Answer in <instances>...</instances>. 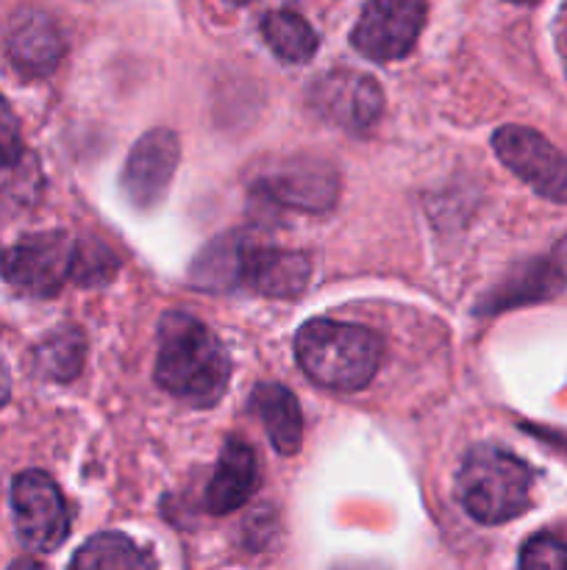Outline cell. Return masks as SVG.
Masks as SVG:
<instances>
[{
    "instance_id": "cell-1",
    "label": "cell",
    "mask_w": 567,
    "mask_h": 570,
    "mask_svg": "<svg viewBox=\"0 0 567 570\" xmlns=\"http://www.w3.org/2000/svg\"><path fill=\"white\" fill-rule=\"evenodd\" d=\"M156 382L176 399L211 406L231 382V360L206 323L187 312H167L159 323Z\"/></svg>"
},
{
    "instance_id": "cell-2",
    "label": "cell",
    "mask_w": 567,
    "mask_h": 570,
    "mask_svg": "<svg viewBox=\"0 0 567 570\" xmlns=\"http://www.w3.org/2000/svg\"><path fill=\"white\" fill-rule=\"evenodd\" d=\"M295 356L320 387L356 393L367 387L384 360V343L370 328L339 321H309L295 337Z\"/></svg>"
},
{
    "instance_id": "cell-3",
    "label": "cell",
    "mask_w": 567,
    "mask_h": 570,
    "mask_svg": "<svg viewBox=\"0 0 567 570\" xmlns=\"http://www.w3.org/2000/svg\"><path fill=\"white\" fill-rule=\"evenodd\" d=\"M534 473L523 460L498 445H476L467 451L456 476L461 507L478 523L515 521L531 504Z\"/></svg>"
},
{
    "instance_id": "cell-4",
    "label": "cell",
    "mask_w": 567,
    "mask_h": 570,
    "mask_svg": "<svg viewBox=\"0 0 567 570\" xmlns=\"http://www.w3.org/2000/svg\"><path fill=\"white\" fill-rule=\"evenodd\" d=\"M78 243L64 232L28 234L0 259V273L20 293L48 298L76 278Z\"/></svg>"
},
{
    "instance_id": "cell-5",
    "label": "cell",
    "mask_w": 567,
    "mask_h": 570,
    "mask_svg": "<svg viewBox=\"0 0 567 570\" xmlns=\"http://www.w3.org/2000/svg\"><path fill=\"white\" fill-rule=\"evenodd\" d=\"M11 510L20 543L33 554H50L70 532V512L53 479L42 471H26L11 484Z\"/></svg>"
},
{
    "instance_id": "cell-6",
    "label": "cell",
    "mask_w": 567,
    "mask_h": 570,
    "mask_svg": "<svg viewBox=\"0 0 567 570\" xmlns=\"http://www.w3.org/2000/svg\"><path fill=\"white\" fill-rule=\"evenodd\" d=\"M493 148L534 193L556 204H567V154L554 148L543 134L534 128L504 126L495 131Z\"/></svg>"
},
{
    "instance_id": "cell-7",
    "label": "cell",
    "mask_w": 567,
    "mask_h": 570,
    "mask_svg": "<svg viewBox=\"0 0 567 570\" xmlns=\"http://www.w3.org/2000/svg\"><path fill=\"white\" fill-rule=\"evenodd\" d=\"M426 22V0H370L354 28V48L372 61L411 53Z\"/></svg>"
},
{
    "instance_id": "cell-8",
    "label": "cell",
    "mask_w": 567,
    "mask_h": 570,
    "mask_svg": "<svg viewBox=\"0 0 567 570\" xmlns=\"http://www.w3.org/2000/svg\"><path fill=\"white\" fill-rule=\"evenodd\" d=\"M309 104L322 120L345 131H367L384 111V92L370 76L354 70H337L317 78Z\"/></svg>"
},
{
    "instance_id": "cell-9",
    "label": "cell",
    "mask_w": 567,
    "mask_h": 570,
    "mask_svg": "<svg viewBox=\"0 0 567 570\" xmlns=\"http://www.w3.org/2000/svg\"><path fill=\"white\" fill-rule=\"evenodd\" d=\"M181 159V145L170 128L142 134L122 167V193L137 209H153L170 189Z\"/></svg>"
},
{
    "instance_id": "cell-10",
    "label": "cell",
    "mask_w": 567,
    "mask_h": 570,
    "mask_svg": "<svg viewBox=\"0 0 567 570\" xmlns=\"http://www.w3.org/2000/svg\"><path fill=\"white\" fill-rule=\"evenodd\" d=\"M253 187L272 204L298 212H315V215L334 209L339 198L337 170L317 159L284 161L276 170L261 173Z\"/></svg>"
},
{
    "instance_id": "cell-11",
    "label": "cell",
    "mask_w": 567,
    "mask_h": 570,
    "mask_svg": "<svg viewBox=\"0 0 567 570\" xmlns=\"http://www.w3.org/2000/svg\"><path fill=\"white\" fill-rule=\"evenodd\" d=\"M6 56L22 78H42L59 67L64 39L53 17L42 9H20L6 31Z\"/></svg>"
},
{
    "instance_id": "cell-12",
    "label": "cell",
    "mask_w": 567,
    "mask_h": 570,
    "mask_svg": "<svg viewBox=\"0 0 567 570\" xmlns=\"http://www.w3.org/2000/svg\"><path fill=\"white\" fill-rule=\"evenodd\" d=\"M259 488V462L245 440L231 438L220 451L215 476L206 488V510L215 515H228L248 504Z\"/></svg>"
},
{
    "instance_id": "cell-13",
    "label": "cell",
    "mask_w": 567,
    "mask_h": 570,
    "mask_svg": "<svg viewBox=\"0 0 567 570\" xmlns=\"http://www.w3.org/2000/svg\"><path fill=\"white\" fill-rule=\"evenodd\" d=\"M309 271V259L295 250L265 248V245L250 243L248 262H245V284L267 298H295L306 289Z\"/></svg>"
},
{
    "instance_id": "cell-14",
    "label": "cell",
    "mask_w": 567,
    "mask_h": 570,
    "mask_svg": "<svg viewBox=\"0 0 567 570\" xmlns=\"http://www.w3.org/2000/svg\"><path fill=\"white\" fill-rule=\"evenodd\" d=\"M250 243L239 234H226L206 245L189 267V282L206 293H226L245 284V262Z\"/></svg>"
},
{
    "instance_id": "cell-15",
    "label": "cell",
    "mask_w": 567,
    "mask_h": 570,
    "mask_svg": "<svg viewBox=\"0 0 567 570\" xmlns=\"http://www.w3.org/2000/svg\"><path fill=\"white\" fill-rule=\"evenodd\" d=\"M253 412L265 423V432L278 454H295L304 443V415L298 399L281 384H259L253 390Z\"/></svg>"
},
{
    "instance_id": "cell-16",
    "label": "cell",
    "mask_w": 567,
    "mask_h": 570,
    "mask_svg": "<svg viewBox=\"0 0 567 570\" xmlns=\"http://www.w3.org/2000/svg\"><path fill=\"white\" fill-rule=\"evenodd\" d=\"M561 284L565 282H561L559 273L554 271L550 259L531 262V265L511 273L500 287H495L493 293L481 301V309L478 312H504V309H511V306L543 301L548 298L550 293H556Z\"/></svg>"
},
{
    "instance_id": "cell-17",
    "label": "cell",
    "mask_w": 567,
    "mask_h": 570,
    "mask_svg": "<svg viewBox=\"0 0 567 570\" xmlns=\"http://www.w3.org/2000/svg\"><path fill=\"white\" fill-rule=\"evenodd\" d=\"M70 570H159L153 557L139 549L126 534L103 532L81 546L72 557Z\"/></svg>"
},
{
    "instance_id": "cell-18",
    "label": "cell",
    "mask_w": 567,
    "mask_h": 570,
    "mask_svg": "<svg viewBox=\"0 0 567 570\" xmlns=\"http://www.w3.org/2000/svg\"><path fill=\"white\" fill-rule=\"evenodd\" d=\"M261 33H265L272 53L281 61H289V65H304L317 50L315 28L295 11H270L261 20Z\"/></svg>"
},
{
    "instance_id": "cell-19",
    "label": "cell",
    "mask_w": 567,
    "mask_h": 570,
    "mask_svg": "<svg viewBox=\"0 0 567 570\" xmlns=\"http://www.w3.org/2000/svg\"><path fill=\"white\" fill-rule=\"evenodd\" d=\"M83 351H87V340H83L81 328L64 326L56 328L37 351H33V365L37 373L53 382H70L81 373Z\"/></svg>"
},
{
    "instance_id": "cell-20",
    "label": "cell",
    "mask_w": 567,
    "mask_h": 570,
    "mask_svg": "<svg viewBox=\"0 0 567 570\" xmlns=\"http://www.w3.org/2000/svg\"><path fill=\"white\" fill-rule=\"evenodd\" d=\"M520 570H567V540L534 534L520 551Z\"/></svg>"
},
{
    "instance_id": "cell-21",
    "label": "cell",
    "mask_w": 567,
    "mask_h": 570,
    "mask_svg": "<svg viewBox=\"0 0 567 570\" xmlns=\"http://www.w3.org/2000/svg\"><path fill=\"white\" fill-rule=\"evenodd\" d=\"M117 273V259L106 248L92 243H78V262H76V278L72 282L92 287V284L111 282Z\"/></svg>"
},
{
    "instance_id": "cell-22",
    "label": "cell",
    "mask_w": 567,
    "mask_h": 570,
    "mask_svg": "<svg viewBox=\"0 0 567 570\" xmlns=\"http://www.w3.org/2000/svg\"><path fill=\"white\" fill-rule=\"evenodd\" d=\"M22 156V137H20V122H17L14 111L6 104L0 95V170L17 165Z\"/></svg>"
},
{
    "instance_id": "cell-23",
    "label": "cell",
    "mask_w": 567,
    "mask_h": 570,
    "mask_svg": "<svg viewBox=\"0 0 567 570\" xmlns=\"http://www.w3.org/2000/svg\"><path fill=\"white\" fill-rule=\"evenodd\" d=\"M550 265H554V271L559 273L561 282L567 284V237L554 248V254H550Z\"/></svg>"
},
{
    "instance_id": "cell-24",
    "label": "cell",
    "mask_w": 567,
    "mask_h": 570,
    "mask_svg": "<svg viewBox=\"0 0 567 570\" xmlns=\"http://www.w3.org/2000/svg\"><path fill=\"white\" fill-rule=\"evenodd\" d=\"M9 393H11V379L9 373H6V367L0 365V410H3V404L9 401Z\"/></svg>"
},
{
    "instance_id": "cell-25",
    "label": "cell",
    "mask_w": 567,
    "mask_h": 570,
    "mask_svg": "<svg viewBox=\"0 0 567 570\" xmlns=\"http://www.w3.org/2000/svg\"><path fill=\"white\" fill-rule=\"evenodd\" d=\"M9 570H44V568L39 566L37 560H28V557H26V560H17L14 566H11Z\"/></svg>"
},
{
    "instance_id": "cell-26",
    "label": "cell",
    "mask_w": 567,
    "mask_h": 570,
    "mask_svg": "<svg viewBox=\"0 0 567 570\" xmlns=\"http://www.w3.org/2000/svg\"><path fill=\"white\" fill-rule=\"evenodd\" d=\"M334 570H378L372 566H342V568H334Z\"/></svg>"
},
{
    "instance_id": "cell-27",
    "label": "cell",
    "mask_w": 567,
    "mask_h": 570,
    "mask_svg": "<svg viewBox=\"0 0 567 570\" xmlns=\"http://www.w3.org/2000/svg\"><path fill=\"white\" fill-rule=\"evenodd\" d=\"M228 3H250V0H228Z\"/></svg>"
},
{
    "instance_id": "cell-28",
    "label": "cell",
    "mask_w": 567,
    "mask_h": 570,
    "mask_svg": "<svg viewBox=\"0 0 567 570\" xmlns=\"http://www.w3.org/2000/svg\"><path fill=\"white\" fill-rule=\"evenodd\" d=\"M515 3H534V0H515Z\"/></svg>"
}]
</instances>
